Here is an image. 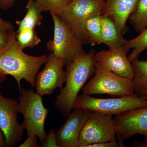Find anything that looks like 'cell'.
Wrapping results in <instances>:
<instances>
[{"label": "cell", "instance_id": "obj_1", "mask_svg": "<svg viewBox=\"0 0 147 147\" xmlns=\"http://www.w3.org/2000/svg\"><path fill=\"white\" fill-rule=\"evenodd\" d=\"M47 59V55L33 56L24 53L18 45L14 29L9 31L7 44L0 50V83L5 82L7 76L10 75L16 80L19 90L22 79L34 88L38 70Z\"/></svg>", "mask_w": 147, "mask_h": 147}, {"label": "cell", "instance_id": "obj_2", "mask_svg": "<svg viewBox=\"0 0 147 147\" xmlns=\"http://www.w3.org/2000/svg\"><path fill=\"white\" fill-rule=\"evenodd\" d=\"M94 50L83 51L66 66L65 85L57 96L55 106L67 118L72 112L80 90L83 89L95 68Z\"/></svg>", "mask_w": 147, "mask_h": 147}, {"label": "cell", "instance_id": "obj_3", "mask_svg": "<svg viewBox=\"0 0 147 147\" xmlns=\"http://www.w3.org/2000/svg\"><path fill=\"white\" fill-rule=\"evenodd\" d=\"M18 113L24 117L22 124L28 136H36L41 142L47 137L45 124L49 109L45 108L42 96L31 90L22 88L19 90Z\"/></svg>", "mask_w": 147, "mask_h": 147}, {"label": "cell", "instance_id": "obj_4", "mask_svg": "<svg viewBox=\"0 0 147 147\" xmlns=\"http://www.w3.org/2000/svg\"><path fill=\"white\" fill-rule=\"evenodd\" d=\"M94 72V76L83 88V94L118 97L134 94L132 79L117 75L96 62Z\"/></svg>", "mask_w": 147, "mask_h": 147}, {"label": "cell", "instance_id": "obj_5", "mask_svg": "<svg viewBox=\"0 0 147 147\" xmlns=\"http://www.w3.org/2000/svg\"><path fill=\"white\" fill-rule=\"evenodd\" d=\"M105 3L104 0H72L59 16L83 44H89L86 23L91 16L101 14Z\"/></svg>", "mask_w": 147, "mask_h": 147}, {"label": "cell", "instance_id": "obj_6", "mask_svg": "<svg viewBox=\"0 0 147 147\" xmlns=\"http://www.w3.org/2000/svg\"><path fill=\"white\" fill-rule=\"evenodd\" d=\"M145 106H147V99L139 97L135 94L108 98H98L82 94L77 96L73 109L84 108L91 112L113 116Z\"/></svg>", "mask_w": 147, "mask_h": 147}, {"label": "cell", "instance_id": "obj_7", "mask_svg": "<svg viewBox=\"0 0 147 147\" xmlns=\"http://www.w3.org/2000/svg\"><path fill=\"white\" fill-rule=\"evenodd\" d=\"M50 14L54 22V35L53 39L47 42V48L67 66L84 51V44L59 16Z\"/></svg>", "mask_w": 147, "mask_h": 147}, {"label": "cell", "instance_id": "obj_8", "mask_svg": "<svg viewBox=\"0 0 147 147\" xmlns=\"http://www.w3.org/2000/svg\"><path fill=\"white\" fill-rule=\"evenodd\" d=\"M117 135L112 115L91 112L80 133L79 147L117 140Z\"/></svg>", "mask_w": 147, "mask_h": 147}, {"label": "cell", "instance_id": "obj_9", "mask_svg": "<svg viewBox=\"0 0 147 147\" xmlns=\"http://www.w3.org/2000/svg\"><path fill=\"white\" fill-rule=\"evenodd\" d=\"M0 85V128L5 137L7 147H14L21 142L25 128L17 121L18 101L4 97Z\"/></svg>", "mask_w": 147, "mask_h": 147}, {"label": "cell", "instance_id": "obj_10", "mask_svg": "<svg viewBox=\"0 0 147 147\" xmlns=\"http://www.w3.org/2000/svg\"><path fill=\"white\" fill-rule=\"evenodd\" d=\"M64 66L62 61L50 53L44 68L36 77L34 87L36 92L42 96H49L53 94L56 89L61 90L66 77Z\"/></svg>", "mask_w": 147, "mask_h": 147}, {"label": "cell", "instance_id": "obj_11", "mask_svg": "<svg viewBox=\"0 0 147 147\" xmlns=\"http://www.w3.org/2000/svg\"><path fill=\"white\" fill-rule=\"evenodd\" d=\"M113 119L117 134L123 140L137 134L147 136V106L128 110Z\"/></svg>", "mask_w": 147, "mask_h": 147}, {"label": "cell", "instance_id": "obj_12", "mask_svg": "<svg viewBox=\"0 0 147 147\" xmlns=\"http://www.w3.org/2000/svg\"><path fill=\"white\" fill-rule=\"evenodd\" d=\"M74 109L56 132L59 147H79L80 133L91 111L84 108Z\"/></svg>", "mask_w": 147, "mask_h": 147}, {"label": "cell", "instance_id": "obj_13", "mask_svg": "<svg viewBox=\"0 0 147 147\" xmlns=\"http://www.w3.org/2000/svg\"><path fill=\"white\" fill-rule=\"evenodd\" d=\"M129 50L125 47L99 51L95 55L96 62L119 76L133 79V67L129 60Z\"/></svg>", "mask_w": 147, "mask_h": 147}, {"label": "cell", "instance_id": "obj_14", "mask_svg": "<svg viewBox=\"0 0 147 147\" xmlns=\"http://www.w3.org/2000/svg\"><path fill=\"white\" fill-rule=\"evenodd\" d=\"M139 0H106L102 16L110 18L123 35L128 30L127 21L136 9Z\"/></svg>", "mask_w": 147, "mask_h": 147}, {"label": "cell", "instance_id": "obj_15", "mask_svg": "<svg viewBox=\"0 0 147 147\" xmlns=\"http://www.w3.org/2000/svg\"><path fill=\"white\" fill-rule=\"evenodd\" d=\"M101 36L102 43L107 45L109 49L122 47L126 42V40L119 32L113 21L106 16H102Z\"/></svg>", "mask_w": 147, "mask_h": 147}, {"label": "cell", "instance_id": "obj_16", "mask_svg": "<svg viewBox=\"0 0 147 147\" xmlns=\"http://www.w3.org/2000/svg\"><path fill=\"white\" fill-rule=\"evenodd\" d=\"M133 67L134 94L139 97L147 98V61L135 60L131 62Z\"/></svg>", "mask_w": 147, "mask_h": 147}, {"label": "cell", "instance_id": "obj_17", "mask_svg": "<svg viewBox=\"0 0 147 147\" xmlns=\"http://www.w3.org/2000/svg\"><path fill=\"white\" fill-rule=\"evenodd\" d=\"M27 13L21 20L16 21L18 26L17 31L25 29H35L41 24L43 11L34 0H29L26 5Z\"/></svg>", "mask_w": 147, "mask_h": 147}, {"label": "cell", "instance_id": "obj_18", "mask_svg": "<svg viewBox=\"0 0 147 147\" xmlns=\"http://www.w3.org/2000/svg\"><path fill=\"white\" fill-rule=\"evenodd\" d=\"M125 47L132 52L128 56L131 62L137 59L139 55L147 49V27L140 34L133 39L126 40Z\"/></svg>", "mask_w": 147, "mask_h": 147}, {"label": "cell", "instance_id": "obj_19", "mask_svg": "<svg viewBox=\"0 0 147 147\" xmlns=\"http://www.w3.org/2000/svg\"><path fill=\"white\" fill-rule=\"evenodd\" d=\"M102 18L101 14H96L90 17L86 23L85 28L89 40V44L92 46L102 44Z\"/></svg>", "mask_w": 147, "mask_h": 147}, {"label": "cell", "instance_id": "obj_20", "mask_svg": "<svg viewBox=\"0 0 147 147\" xmlns=\"http://www.w3.org/2000/svg\"><path fill=\"white\" fill-rule=\"evenodd\" d=\"M134 29L141 32L147 27V0H139L136 9L129 16Z\"/></svg>", "mask_w": 147, "mask_h": 147}, {"label": "cell", "instance_id": "obj_21", "mask_svg": "<svg viewBox=\"0 0 147 147\" xmlns=\"http://www.w3.org/2000/svg\"><path fill=\"white\" fill-rule=\"evenodd\" d=\"M18 45L22 50L37 46L41 40L38 36L35 29H25L15 32Z\"/></svg>", "mask_w": 147, "mask_h": 147}, {"label": "cell", "instance_id": "obj_22", "mask_svg": "<svg viewBox=\"0 0 147 147\" xmlns=\"http://www.w3.org/2000/svg\"><path fill=\"white\" fill-rule=\"evenodd\" d=\"M43 11L60 16L72 0H34Z\"/></svg>", "mask_w": 147, "mask_h": 147}, {"label": "cell", "instance_id": "obj_23", "mask_svg": "<svg viewBox=\"0 0 147 147\" xmlns=\"http://www.w3.org/2000/svg\"><path fill=\"white\" fill-rule=\"evenodd\" d=\"M41 143L42 144L40 146L41 147H59L56 139V132L54 129H52L50 130L45 140Z\"/></svg>", "mask_w": 147, "mask_h": 147}, {"label": "cell", "instance_id": "obj_24", "mask_svg": "<svg viewBox=\"0 0 147 147\" xmlns=\"http://www.w3.org/2000/svg\"><path fill=\"white\" fill-rule=\"evenodd\" d=\"M37 137L34 136H28V138L23 143L21 144L19 147H36L38 146L37 139Z\"/></svg>", "mask_w": 147, "mask_h": 147}, {"label": "cell", "instance_id": "obj_25", "mask_svg": "<svg viewBox=\"0 0 147 147\" xmlns=\"http://www.w3.org/2000/svg\"><path fill=\"white\" fill-rule=\"evenodd\" d=\"M122 146L117 140H113L109 142H103L90 145L88 147H119Z\"/></svg>", "mask_w": 147, "mask_h": 147}, {"label": "cell", "instance_id": "obj_26", "mask_svg": "<svg viewBox=\"0 0 147 147\" xmlns=\"http://www.w3.org/2000/svg\"><path fill=\"white\" fill-rule=\"evenodd\" d=\"M8 40V31L0 28V50L5 47Z\"/></svg>", "mask_w": 147, "mask_h": 147}, {"label": "cell", "instance_id": "obj_27", "mask_svg": "<svg viewBox=\"0 0 147 147\" xmlns=\"http://www.w3.org/2000/svg\"><path fill=\"white\" fill-rule=\"evenodd\" d=\"M0 28L6 31H9L14 29V27L11 23L9 21H4L0 16Z\"/></svg>", "mask_w": 147, "mask_h": 147}, {"label": "cell", "instance_id": "obj_28", "mask_svg": "<svg viewBox=\"0 0 147 147\" xmlns=\"http://www.w3.org/2000/svg\"><path fill=\"white\" fill-rule=\"evenodd\" d=\"M14 0H0V9L7 10L13 7Z\"/></svg>", "mask_w": 147, "mask_h": 147}, {"label": "cell", "instance_id": "obj_29", "mask_svg": "<svg viewBox=\"0 0 147 147\" xmlns=\"http://www.w3.org/2000/svg\"><path fill=\"white\" fill-rule=\"evenodd\" d=\"M7 147L5 137L3 131L0 128V147Z\"/></svg>", "mask_w": 147, "mask_h": 147}, {"label": "cell", "instance_id": "obj_30", "mask_svg": "<svg viewBox=\"0 0 147 147\" xmlns=\"http://www.w3.org/2000/svg\"><path fill=\"white\" fill-rule=\"evenodd\" d=\"M135 146L139 147H147V136L145 137L144 141L142 142H136Z\"/></svg>", "mask_w": 147, "mask_h": 147}, {"label": "cell", "instance_id": "obj_31", "mask_svg": "<svg viewBox=\"0 0 147 147\" xmlns=\"http://www.w3.org/2000/svg\"><path fill=\"white\" fill-rule=\"evenodd\" d=\"M144 99H147V98H145Z\"/></svg>", "mask_w": 147, "mask_h": 147}]
</instances>
